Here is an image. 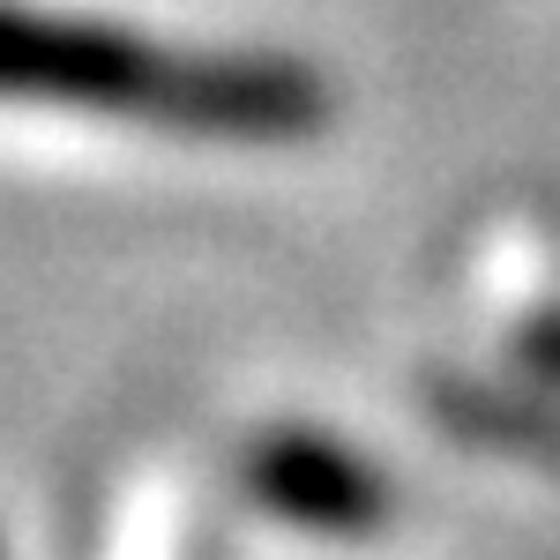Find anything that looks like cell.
<instances>
[{
  "mask_svg": "<svg viewBox=\"0 0 560 560\" xmlns=\"http://www.w3.org/2000/svg\"><path fill=\"white\" fill-rule=\"evenodd\" d=\"M0 97L224 142H292L329 120V83L292 52H187L15 0H0Z\"/></svg>",
  "mask_w": 560,
  "mask_h": 560,
  "instance_id": "1",
  "label": "cell"
},
{
  "mask_svg": "<svg viewBox=\"0 0 560 560\" xmlns=\"http://www.w3.org/2000/svg\"><path fill=\"white\" fill-rule=\"evenodd\" d=\"M247 493H255L269 516L306 523V530H337V538H359L388 516V478L337 433L314 427H269L247 441Z\"/></svg>",
  "mask_w": 560,
  "mask_h": 560,
  "instance_id": "2",
  "label": "cell"
},
{
  "mask_svg": "<svg viewBox=\"0 0 560 560\" xmlns=\"http://www.w3.org/2000/svg\"><path fill=\"white\" fill-rule=\"evenodd\" d=\"M433 411H441V427L471 433L478 448L560 464V419L538 396H516V388H493V382H433Z\"/></svg>",
  "mask_w": 560,
  "mask_h": 560,
  "instance_id": "3",
  "label": "cell"
},
{
  "mask_svg": "<svg viewBox=\"0 0 560 560\" xmlns=\"http://www.w3.org/2000/svg\"><path fill=\"white\" fill-rule=\"evenodd\" d=\"M516 359L538 388H560V314H538L530 329L516 337Z\"/></svg>",
  "mask_w": 560,
  "mask_h": 560,
  "instance_id": "4",
  "label": "cell"
}]
</instances>
